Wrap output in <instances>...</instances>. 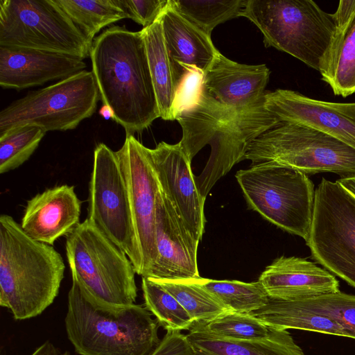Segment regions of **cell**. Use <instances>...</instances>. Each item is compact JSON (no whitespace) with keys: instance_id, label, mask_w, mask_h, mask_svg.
<instances>
[{"instance_id":"27","label":"cell","mask_w":355,"mask_h":355,"mask_svg":"<svg viewBox=\"0 0 355 355\" xmlns=\"http://www.w3.org/2000/svg\"><path fill=\"white\" fill-rule=\"evenodd\" d=\"M193 279L232 311L250 313L265 306L270 299L259 281L246 283L200 277Z\"/></svg>"},{"instance_id":"5","label":"cell","mask_w":355,"mask_h":355,"mask_svg":"<svg viewBox=\"0 0 355 355\" xmlns=\"http://www.w3.org/2000/svg\"><path fill=\"white\" fill-rule=\"evenodd\" d=\"M72 279L99 306L121 309L137 297L135 268L127 254L86 218L67 236Z\"/></svg>"},{"instance_id":"4","label":"cell","mask_w":355,"mask_h":355,"mask_svg":"<svg viewBox=\"0 0 355 355\" xmlns=\"http://www.w3.org/2000/svg\"><path fill=\"white\" fill-rule=\"evenodd\" d=\"M64 324L80 355H150L160 342L159 324L146 307L99 306L75 279L68 293Z\"/></svg>"},{"instance_id":"30","label":"cell","mask_w":355,"mask_h":355,"mask_svg":"<svg viewBox=\"0 0 355 355\" xmlns=\"http://www.w3.org/2000/svg\"><path fill=\"white\" fill-rule=\"evenodd\" d=\"M153 279L175 297L194 322H207L230 311L193 279Z\"/></svg>"},{"instance_id":"8","label":"cell","mask_w":355,"mask_h":355,"mask_svg":"<svg viewBox=\"0 0 355 355\" xmlns=\"http://www.w3.org/2000/svg\"><path fill=\"white\" fill-rule=\"evenodd\" d=\"M243 159L272 162L305 174L355 175V149L329 135L291 122H279L255 138Z\"/></svg>"},{"instance_id":"21","label":"cell","mask_w":355,"mask_h":355,"mask_svg":"<svg viewBox=\"0 0 355 355\" xmlns=\"http://www.w3.org/2000/svg\"><path fill=\"white\" fill-rule=\"evenodd\" d=\"M162 33L170 61L180 87L193 70L203 73L218 50L211 37L183 17L169 4L161 16Z\"/></svg>"},{"instance_id":"34","label":"cell","mask_w":355,"mask_h":355,"mask_svg":"<svg viewBox=\"0 0 355 355\" xmlns=\"http://www.w3.org/2000/svg\"><path fill=\"white\" fill-rule=\"evenodd\" d=\"M127 18L143 28L157 21L168 6L169 0H117Z\"/></svg>"},{"instance_id":"39","label":"cell","mask_w":355,"mask_h":355,"mask_svg":"<svg viewBox=\"0 0 355 355\" xmlns=\"http://www.w3.org/2000/svg\"><path fill=\"white\" fill-rule=\"evenodd\" d=\"M193 347L195 348L196 355H217V354L205 351V350L200 349L197 347H195V346H193Z\"/></svg>"},{"instance_id":"29","label":"cell","mask_w":355,"mask_h":355,"mask_svg":"<svg viewBox=\"0 0 355 355\" xmlns=\"http://www.w3.org/2000/svg\"><path fill=\"white\" fill-rule=\"evenodd\" d=\"M145 307L155 317L158 324L168 331L190 330L194 321L175 298L157 282L142 277Z\"/></svg>"},{"instance_id":"6","label":"cell","mask_w":355,"mask_h":355,"mask_svg":"<svg viewBox=\"0 0 355 355\" xmlns=\"http://www.w3.org/2000/svg\"><path fill=\"white\" fill-rule=\"evenodd\" d=\"M241 17L254 24L272 46L319 71L336 24L312 0H246Z\"/></svg>"},{"instance_id":"2","label":"cell","mask_w":355,"mask_h":355,"mask_svg":"<svg viewBox=\"0 0 355 355\" xmlns=\"http://www.w3.org/2000/svg\"><path fill=\"white\" fill-rule=\"evenodd\" d=\"M175 119L182 130L180 144L191 161L203 147L210 146L207 164L200 175L194 176L205 199L216 182L243 160L250 144L279 123L266 108L265 98L255 105L237 109L220 103L202 87L195 101L179 111Z\"/></svg>"},{"instance_id":"3","label":"cell","mask_w":355,"mask_h":355,"mask_svg":"<svg viewBox=\"0 0 355 355\" xmlns=\"http://www.w3.org/2000/svg\"><path fill=\"white\" fill-rule=\"evenodd\" d=\"M65 266L53 245L27 235L8 214L0 216V305L15 320L36 317L59 293Z\"/></svg>"},{"instance_id":"31","label":"cell","mask_w":355,"mask_h":355,"mask_svg":"<svg viewBox=\"0 0 355 355\" xmlns=\"http://www.w3.org/2000/svg\"><path fill=\"white\" fill-rule=\"evenodd\" d=\"M200 329L225 339L259 340L269 336L271 328L250 313L227 311L207 322H194Z\"/></svg>"},{"instance_id":"11","label":"cell","mask_w":355,"mask_h":355,"mask_svg":"<svg viewBox=\"0 0 355 355\" xmlns=\"http://www.w3.org/2000/svg\"><path fill=\"white\" fill-rule=\"evenodd\" d=\"M305 241L317 262L355 288V197L337 181L323 178L316 188Z\"/></svg>"},{"instance_id":"37","label":"cell","mask_w":355,"mask_h":355,"mask_svg":"<svg viewBox=\"0 0 355 355\" xmlns=\"http://www.w3.org/2000/svg\"><path fill=\"white\" fill-rule=\"evenodd\" d=\"M337 182L355 197V175L340 178Z\"/></svg>"},{"instance_id":"28","label":"cell","mask_w":355,"mask_h":355,"mask_svg":"<svg viewBox=\"0 0 355 355\" xmlns=\"http://www.w3.org/2000/svg\"><path fill=\"white\" fill-rule=\"evenodd\" d=\"M246 0H169L183 17L211 37L214 28L241 17Z\"/></svg>"},{"instance_id":"32","label":"cell","mask_w":355,"mask_h":355,"mask_svg":"<svg viewBox=\"0 0 355 355\" xmlns=\"http://www.w3.org/2000/svg\"><path fill=\"white\" fill-rule=\"evenodd\" d=\"M46 132L25 125L0 136V173L12 171L26 162L38 147Z\"/></svg>"},{"instance_id":"17","label":"cell","mask_w":355,"mask_h":355,"mask_svg":"<svg viewBox=\"0 0 355 355\" xmlns=\"http://www.w3.org/2000/svg\"><path fill=\"white\" fill-rule=\"evenodd\" d=\"M83 59L60 53L0 46V85L24 89L63 80L86 68Z\"/></svg>"},{"instance_id":"14","label":"cell","mask_w":355,"mask_h":355,"mask_svg":"<svg viewBox=\"0 0 355 355\" xmlns=\"http://www.w3.org/2000/svg\"><path fill=\"white\" fill-rule=\"evenodd\" d=\"M146 151L160 188L193 235L200 241L205 232L203 198L198 189L189 159L180 142H159Z\"/></svg>"},{"instance_id":"12","label":"cell","mask_w":355,"mask_h":355,"mask_svg":"<svg viewBox=\"0 0 355 355\" xmlns=\"http://www.w3.org/2000/svg\"><path fill=\"white\" fill-rule=\"evenodd\" d=\"M87 219L127 254L141 276L142 258L127 186L116 151L103 143L94 151Z\"/></svg>"},{"instance_id":"24","label":"cell","mask_w":355,"mask_h":355,"mask_svg":"<svg viewBox=\"0 0 355 355\" xmlns=\"http://www.w3.org/2000/svg\"><path fill=\"white\" fill-rule=\"evenodd\" d=\"M160 117L174 120L175 101L180 86L170 61L162 33L161 17L153 25L141 30Z\"/></svg>"},{"instance_id":"16","label":"cell","mask_w":355,"mask_h":355,"mask_svg":"<svg viewBox=\"0 0 355 355\" xmlns=\"http://www.w3.org/2000/svg\"><path fill=\"white\" fill-rule=\"evenodd\" d=\"M155 241L157 257L148 277L167 280L200 277L197 263L200 241L161 188L156 205Z\"/></svg>"},{"instance_id":"18","label":"cell","mask_w":355,"mask_h":355,"mask_svg":"<svg viewBox=\"0 0 355 355\" xmlns=\"http://www.w3.org/2000/svg\"><path fill=\"white\" fill-rule=\"evenodd\" d=\"M269 76L266 64H240L218 51L202 73V89L223 105L243 109L264 101Z\"/></svg>"},{"instance_id":"33","label":"cell","mask_w":355,"mask_h":355,"mask_svg":"<svg viewBox=\"0 0 355 355\" xmlns=\"http://www.w3.org/2000/svg\"><path fill=\"white\" fill-rule=\"evenodd\" d=\"M295 302L308 311L335 320L355 339V295L339 291Z\"/></svg>"},{"instance_id":"22","label":"cell","mask_w":355,"mask_h":355,"mask_svg":"<svg viewBox=\"0 0 355 355\" xmlns=\"http://www.w3.org/2000/svg\"><path fill=\"white\" fill-rule=\"evenodd\" d=\"M331 15L336 31L319 72L335 95L347 97L355 93V0H340Z\"/></svg>"},{"instance_id":"7","label":"cell","mask_w":355,"mask_h":355,"mask_svg":"<svg viewBox=\"0 0 355 355\" xmlns=\"http://www.w3.org/2000/svg\"><path fill=\"white\" fill-rule=\"evenodd\" d=\"M248 207L284 231L309 236L315 191L306 174L272 162L254 164L235 175Z\"/></svg>"},{"instance_id":"1","label":"cell","mask_w":355,"mask_h":355,"mask_svg":"<svg viewBox=\"0 0 355 355\" xmlns=\"http://www.w3.org/2000/svg\"><path fill=\"white\" fill-rule=\"evenodd\" d=\"M89 57L101 99L126 135L142 132L160 117L141 31L105 29L93 40Z\"/></svg>"},{"instance_id":"13","label":"cell","mask_w":355,"mask_h":355,"mask_svg":"<svg viewBox=\"0 0 355 355\" xmlns=\"http://www.w3.org/2000/svg\"><path fill=\"white\" fill-rule=\"evenodd\" d=\"M127 186L142 258L141 277H148L157 259L155 214L159 183L146 151L134 135H126L116 151Z\"/></svg>"},{"instance_id":"10","label":"cell","mask_w":355,"mask_h":355,"mask_svg":"<svg viewBox=\"0 0 355 355\" xmlns=\"http://www.w3.org/2000/svg\"><path fill=\"white\" fill-rule=\"evenodd\" d=\"M89 41L54 0H0V46L89 56Z\"/></svg>"},{"instance_id":"36","label":"cell","mask_w":355,"mask_h":355,"mask_svg":"<svg viewBox=\"0 0 355 355\" xmlns=\"http://www.w3.org/2000/svg\"><path fill=\"white\" fill-rule=\"evenodd\" d=\"M31 355H71L68 351L61 352L51 342L46 340Z\"/></svg>"},{"instance_id":"25","label":"cell","mask_w":355,"mask_h":355,"mask_svg":"<svg viewBox=\"0 0 355 355\" xmlns=\"http://www.w3.org/2000/svg\"><path fill=\"white\" fill-rule=\"evenodd\" d=\"M266 325L277 329H301L352 338L335 320L305 309L295 301L269 299L263 307L250 313Z\"/></svg>"},{"instance_id":"23","label":"cell","mask_w":355,"mask_h":355,"mask_svg":"<svg viewBox=\"0 0 355 355\" xmlns=\"http://www.w3.org/2000/svg\"><path fill=\"white\" fill-rule=\"evenodd\" d=\"M187 336L193 346L217 355H306L283 329L271 328L262 340L236 341L215 336L193 323Z\"/></svg>"},{"instance_id":"19","label":"cell","mask_w":355,"mask_h":355,"mask_svg":"<svg viewBox=\"0 0 355 355\" xmlns=\"http://www.w3.org/2000/svg\"><path fill=\"white\" fill-rule=\"evenodd\" d=\"M81 205L73 186L47 189L27 202L21 227L33 239L53 245L80 223Z\"/></svg>"},{"instance_id":"20","label":"cell","mask_w":355,"mask_h":355,"mask_svg":"<svg viewBox=\"0 0 355 355\" xmlns=\"http://www.w3.org/2000/svg\"><path fill=\"white\" fill-rule=\"evenodd\" d=\"M258 281L270 299L281 301H298L340 291L339 282L333 274L297 257L275 259Z\"/></svg>"},{"instance_id":"26","label":"cell","mask_w":355,"mask_h":355,"mask_svg":"<svg viewBox=\"0 0 355 355\" xmlns=\"http://www.w3.org/2000/svg\"><path fill=\"white\" fill-rule=\"evenodd\" d=\"M91 42L103 28L127 18L117 0H54Z\"/></svg>"},{"instance_id":"9","label":"cell","mask_w":355,"mask_h":355,"mask_svg":"<svg viewBox=\"0 0 355 355\" xmlns=\"http://www.w3.org/2000/svg\"><path fill=\"white\" fill-rule=\"evenodd\" d=\"M99 98L92 71H82L10 103L0 112V136L25 125L46 132L74 129L92 116Z\"/></svg>"},{"instance_id":"35","label":"cell","mask_w":355,"mask_h":355,"mask_svg":"<svg viewBox=\"0 0 355 355\" xmlns=\"http://www.w3.org/2000/svg\"><path fill=\"white\" fill-rule=\"evenodd\" d=\"M150 355H196L187 335L179 331H168Z\"/></svg>"},{"instance_id":"15","label":"cell","mask_w":355,"mask_h":355,"mask_svg":"<svg viewBox=\"0 0 355 355\" xmlns=\"http://www.w3.org/2000/svg\"><path fill=\"white\" fill-rule=\"evenodd\" d=\"M264 97L266 108L278 122L310 127L355 149V103L315 100L282 89L266 93Z\"/></svg>"},{"instance_id":"38","label":"cell","mask_w":355,"mask_h":355,"mask_svg":"<svg viewBox=\"0 0 355 355\" xmlns=\"http://www.w3.org/2000/svg\"><path fill=\"white\" fill-rule=\"evenodd\" d=\"M99 114L105 119L114 118L113 110L107 105H103L99 110Z\"/></svg>"}]
</instances>
